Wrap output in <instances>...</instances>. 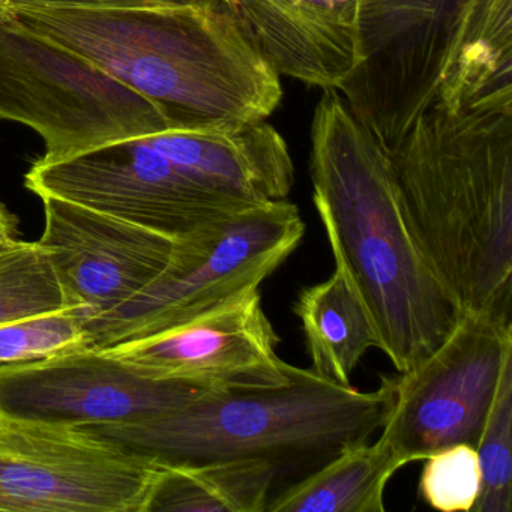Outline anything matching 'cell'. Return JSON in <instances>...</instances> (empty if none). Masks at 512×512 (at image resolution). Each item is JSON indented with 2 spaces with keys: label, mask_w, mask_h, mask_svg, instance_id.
Returning a JSON list of instances; mask_svg holds the SVG:
<instances>
[{
  "label": "cell",
  "mask_w": 512,
  "mask_h": 512,
  "mask_svg": "<svg viewBox=\"0 0 512 512\" xmlns=\"http://www.w3.org/2000/svg\"><path fill=\"white\" fill-rule=\"evenodd\" d=\"M25 185L35 196L61 197L172 239L251 208L206 187L182 166L164 131L61 160L40 158L26 173Z\"/></svg>",
  "instance_id": "obj_8"
},
{
  "label": "cell",
  "mask_w": 512,
  "mask_h": 512,
  "mask_svg": "<svg viewBox=\"0 0 512 512\" xmlns=\"http://www.w3.org/2000/svg\"><path fill=\"white\" fill-rule=\"evenodd\" d=\"M205 0H0L7 7L80 8V10H113V8L179 7Z\"/></svg>",
  "instance_id": "obj_23"
},
{
  "label": "cell",
  "mask_w": 512,
  "mask_h": 512,
  "mask_svg": "<svg viewBox=\"0 0 512 512\" xmlns=\"http://www.w3.org/2000/svg\"><path fill=\"white\" fill-rule=\"evenodd\" d=\"M278 343L262 292L253 289L184 325L107 350L152 379L253 389L292 379L293 365L278 356Z\"/></svg>",
  "instance_id": "obj_12"
},
{
  "label": "cell",
  "mask_w": 512,
  "mask_h": 512,
  "mask_svg": "<svg viewBox=\"0 0 512 512\" xmlns=\"http://www.w3.org/2000/svg\"><path fill=\"white\" fill-rule=\"evenodd\" d=\"M419 493L431 508L470 512L481 494V466L475 446L457 443L425 458Z\"/></svg>",
  "instance_id": "obj_22"
},
{
  "label": "cell",
  "mask_w": 512,
  "mask_h": 512,
  "mask_svg": "<svg viewBox=\"0 0 512 512\" xmlns=\"http://www.w3.org/2000/svg\"><path fill=\"white\" fill-rule=\"evenodd\" d=\"M211 389L140 373L85 346L40 361L0 364V416L86 427L151 418Z\"/></svg>",
  "instance_id": "obj_11"
},
{
  "label": "cell",
  "mask_w": 512,
  "mask_h": 512,
  "mask_svg": "<svg viewBox=\"0 0 512 512\" xmlns=\"http://www.w3.org/2000/svg\"><path fill=\"white\" fill-rule=\"evenodd\" d=\"M512 0H358L359 62L338 88L385 154L436 103L473 26Z\"/></svg>",
  "instance_id": "obj_6"
},
{
  "label": "cell",
  "mask_w": 512,
  "mask_h": 512,
  "mask_svg": "<svg viewBox=\"0 0 512 512\" xmlns=\"http://www.w3.org/2000/svg\"><path fill=\"white\" fill-rule=\"evenodd\" d=\"M52 257L40 242L0 245V325L71 308Z\"/></svg>",
  "instance_id": "obj_19"
},
{
  "label": "cell",
  "mask_w": 512,
  "mask_h": 512,
  "mask_svg": "<svg viewBox=\"0 0 512 512\" xmlns=\"http://www.w3.org/2000/svg\"><path fill=\"white\" fill-rule=\"evenodd\" d=\"M173 157L206 187L245 206L286 200L295 167L284 137L268 122L229 131H164Z\"/></svg>",
  "instance_id": "obj_15"
},
{
  "label": "cell",
  "mask_w": 512,
  "mask_h": 512,
  "mask_svg": "<svg viewBox=\"0 0 512 512\" xmlns=\"http://www.w3.org/2000/svg\"><path fill=\"white\" fill-rule=\"evenodd\" d=\"M511 367V319L461 314L427 358L392 377L394 403L379 439L403 466L457 443L476 448Z\"/></svg>",
  "instance_id": "obj_9"
},
{
  "label": "cell",
  "mask_w": 512,
  "mask_h": 512,
  "mask_svg": "<svg viewBox=\"0 0 512 512\" xmlns=\"http://www.w3.org/2000/svg\"><path fill=\"white\" fill-rule=\"evenodd\" d=\"M85 311L65 308L0 325V364L40 361L89 346Z\"/></svg>",
  "instance_id": "obj_21"
},
{
  "label": "cell",
  "mask_w": 512,
  "mask_h": 512,
  "mask_svg": "<svg viewBox=\"0 0 512 512\" xmlns=\"http://www.w3.org/2000/svg\"><path fill=\"white\" fill-rule=\"evenodd\" d=\"M5 244H7V242H5Z\"/></svg>",
  "instance_id": "obj_25"
},
{
  "label": "cell",
  "mask_w": 512,
  "mask_h": 512,
  "mask_svg": "<svg viewBox=\"0 0 512 512\" xmlns=\"http://www.w3.org/2000/svg\"><path fill=\"white\" fill-rule=\"evenodd\" d=\"M299 208L260 203L176 239L166 268L121 307L86 320L88 343L107 349L191 322L262 284L304 239Z\"/></svg>",
  "instance_id": "obj_5"
},
{
  "label": "cell",
  "mask_w": 512,
  "mask_h": 512,
  "mask_svg": "<svg viewBox=\"0 0 512 512\" xmlns=\"http://www.w3.org/2000/svg\"><path fill=\"white\" fill-rule=\"evenodd\" d=\"M310 175L335 268L367 311L377 349L398 373L412 370L461 314L410 229L388 155L337 89L314 110Z\"/></svg>",
  "instance_id": "obj_1"
},
{
  "label": "cell",
  "mask_w": 512,
  "mask_h": 512,
  "mask_svg": "<svg viewBox=\"0 0 512 512\" xmlns=\"http://www.w3.org/2000/svg\"><path fill=\"white\" fill-rule=\"evenodd\" d=\"M389 161L410 229L460 314L511 319L512 109L434 103Z\"/></svg>",
  "instance_id": "obj_3"
},
{
  "label": "cell",
  "mask_w": 512,
  "mask_h": 512,
  "mask_svg": "<svg viewBox=\"0 0 512 512\" xmlns=\"http://www.w3.org/2000/svg\"><path fill=\"white\" fill-rule=\"evenodd\" d=\"M401 467L382 440L358 443L274 494L266 512H383L386 485Z\"/></svg>",
  "instance_id": "obj_17"
},
{
  "label": "cell",
  "mask_w": 512,
  "mask_h": 512,
  "mask_svg": "<svg viewBox=\"0 0 512 512\" xmlns=\"http://www.w3.org/2000/svg\"><path fill=\"white\" fill-rule=\"evenodd\" d=\"M280 76L337 89L359 62L358 0H208Z\"/></svg>",
  "instance_id": "obj_14"
},
{
  "label": "cell",
  "mask_w": 512,
  "mask_h": 512,
  "mask_svg": "<svg viewBox=\"0 0 512 512\" xmlns=\"http://www.w3.org/2000/svg\"><path fill=\"white\" fill-rule=\"evenodd\" d=\"M40 199L38 242L49 251L71 305L88 320L139 295L169 263L176 239L61 197Z\"/></svg>",
  "instance_id": "obj_13"
},
{
  "label": "cell",
  "mask_w": 512,
  "mask_h": 512,
  "mask_svg": "<svg viewBox=\"0 0 512 512\" xmlns=\"http://www.w3.org/2000/svg\"><path fill=\"white\" fill-rule=\"evenodd\" d=\"M280 469L268 458L160 463L142 512H266Z\"/></svg>",
  "instance_id": "obj_16"
},
{
  "label": "cell",
  "mask_w": 512,
  "mask_h": 512,
  "mask_svg": "<svg viewBox=\"0 0 512 512\" xmlns=\"http://www.w3.org/2000/svg\"><path fill=\"white\" fill-rule=\"evenodd\" d=\"M0 118L40 134L46 161L170 130L149 101L89 59L4 17Z\"/></svg>",
  "instance_id": "obj_7"
},
{
  "label": "cell",
  "mask_w": 512,
  "mask_h": 512,
  "mask_svg": "<svg viewBox=\"0 0 512 512\" xmlns=\"http://www.w3.org/2000/svg\"><path fill=\"white\" fill-rule=\"evenodd\" d=\"M17 235V218L0 203V245L13 241Z\"/></svg>",
  "instance_id": "obj_24"
},
{
  "label": "cell",
  "mask_w": 512,
  "mask_h": 512,
  "mask_svg": "<svg viewBox=\"0 0 512 512\" xmlns=\"http://www.w3.org/2000/svg\"><path fill=\"white\" fill-rule=\"evenodd\" d=\"M394 403L392 377L373 392L293 367L283 386L211 389L179 409L119 424L86 425L92 436L158 463L268 458L278 466L323 460L368 442Z\"/></svg>",
  "instance_id": "obj_4"
},
{
  "label": "cell",
  "mask_w": 512,
  "mask_h": 512,
  "mask_svg": "<svg viewBox=\"0 0 512 512\" xmlns=\"http://www.w3.org/2000/svg\"><path fill=\"white\" fill-rule=\"evenodd\" d=\"M158 467L82 427L0 416V511L142 512Z\"/></svg>",
  "instance_id": "obj_10"
},
{
  "label": "cell",
  "mask_w": 512,
  "mask_h": 512,
  "mask_svg": "<svg viewBox=\"0 0 512 512\" xmlns=\"http://www.w3.org/2000/svg\"><path fill=\"white\" fill-rule=\"evenodd\" d=\"M0 17L64 44L145 98L170 130L229 131L266 121L280 74L205 0L179 7H7Z\"/></svg>",
  "instance_id": "obj_2"
},
{
  "label": "cell",
  "mask_w": 512,
  "mask_h": 512,
  "mask_svg": "<svg viewBox=\"0 0 512 512\" xmlns=\"http://www.w3.org/2000/svg\"><path fill=\"white\" fill-rule=\"evenodd\" d=\"M295 314L301 320L311 370L340 385H352L362 356L376 347V335L343 272L335 268L328 280L304 287Z\"/></svg>",
  "instance_id": "obj_18"
},
{
  "label": "cell",
  "mask_w": 512,
  "mask_h": 512,
  "mask_svg": "<svg viewBox=\"0 0 512 512\" xmlns=\"http://www.w3.org/2000/svg\"><path fill=\"white\" fill-rule=\"evenodd\" d=\"M512 367L503 374L493 407L479 437L481 494L475 512L512 511Z\"/></svg>",
  "instance_id": "obj_20"
}]
</instances>
